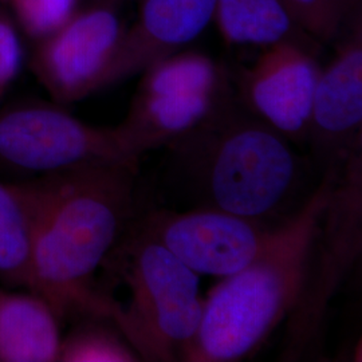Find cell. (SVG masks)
<instances>
[{"instance_id":"cell-1","label":"cell","mask_w":362,"mask_h":362,"mask_svg":"<svg viewBox=\"0 0 362 362\" xmlns=\"http://www.w3.org/2000/svg\"><path fill=\"white\" fill-rule=\"evenodd\" d=\"M137 170L129 164L86 165L18 187L30 226V290L58 320H113L116 299L94 276L136 218Z\"/></svg>"},{"instance_id":"cell-2","label":"cell","mask_w":362,"mask_h":362,"mask_svg":"<svg viewBox=\"0 0 362 362\" xmlns=\"http://www.w3.org/2000/svg\"><path fill=\"white\" fill-rule=\"evenodd\" d=\"M165 148L196 207L281 227L309 197L302 196L309 169L305 158L236 94Z\"/></svg>"},{"instance_id":"cell-3","label":"cell","mask_w":362,"mask_h":362,"mask_svg":"<svg viewBox=\"0 0 362 362\" xmlns=\"http://www.w3.org/2000/svg\"><path fill=\"white\" fill-rule=\"evenodd\" d=\"M337 167L325 169L303 206L257 258L209 291L197 333L180 361H242L286 321L299 294Z\"/></svg>"},{"instance_id":"cell-4","label":"cell","mask_w":362,"mask_h":362,"mask_svg":"<svg viewBox=\"0 0 362 362\" xmlns=\"http://www.w3.org/2000/svg\"><path fill=\"white\" fill-rule=\"evenodd\" d=\"M112 252L107 258L129 290L112 322L143 361H180L203 317L199 275L136 221Z\"/></svg>"},{"instance_id":"cell-5","label":"cell","mask_w":362,"mask_h":362,"mask_svg":"<svg viewBox=\"0 0 362 362\" xmlns=\"http://www.w3.org/2000/svg\"><path fill=\"white\" fill-rule=\"evenodd\" d=\"M361 251L362 155H354L337 167L313 236L299 294L286 318L284 361L303 360L322 348L330 302Z\"/></svg>"},{"instance_id":"cell-6","label":"cell","mask_w":362,"mask_h":362,"mask_svg":"<svg viewBox=\"0 0 362 362\" xmlns=\"http://www.w3.org/2000/svg\"><path fill=\"white\" fill-rule=\"evenodd\" d=\"M235 95L233 76L200 52H175L146 67L117 134L130 155L167 146Z\"/></svg>"},{"instance_id":"cell-7","label":"cell","mask_w":362,"mask_h":362,"mask_svg":"<svg viewBox=\"0 0 362 362\" xmlns=\"http://www.w3.org/2000/svg\"><path fill=\"white\" fill-rule=\"evenodd\" d=\"M0 161L45 175L86 165H139L115 128L91 127L45 104L0 112Z\"/></svg>"},{"instance_id":"cell-8","label":"cell","mask_w":362,"mask_h":362,"mask_svg":"<svg viewBox=\"0 0 362 362\" xmlns=\"http://www.w3.org/2000/svg\"><path fill=\"white\" fill-rule=\"evenodd\" d=\"M118 6L93 1L50 37L39 40L33 69L55 103L81 101L107 88L125 31Z\"/></svg>"},{"instance_id":"cell-9","label":"cell","mask_w":362,"mask_h":362,"mask_svg":"<svg viewBox=\"0 0 362 362\" xmlns=\"http://www.w3.org/2000/svg\"><path fill=\"white\" fill-rule=\"evenodd\" d=\"M136 223L197 275L223 278L245 269L282 227L200 207L155 209Z\"/></svg>"},{"instance_id":"cell-10","label":"cell","mask_w":362,"mask_h":362,"mask_svg":"<svg viewBox=\"0 0 362 362\" xmlns=\"http://www.w3.org/2000/svg\"><path fill=\"white\" fill-rule=\"evenodd\" d=\"M318 52L296 43L266 47L233 76L239 103L298 146H306L311 105L321 73Z\"/></svg>"},{"instance_id":"cell-11","label":"cell","mask_w":362,"mask_h":362,"mask_svg":"<svg viewBox=\"0 0 362 362\" xmlns=\"http://www.w3.org/2000/svg\"><path fill=\"white\" fill-rule=\"evenodd\" d=\"M334 43L317 81L306 137L321 173L362 155V13Z\"/></svg>"},{"instance_id":"cell-12","label":"cell","mask_w":362,"mask_h":362,"mask_svg":"<svg viewBox=\"0 0 362 362\" xmlns=\"http://www.w3.org/2000/svg\"><path fill=\"white\" fill-rule=\"evenodd\" d=\"M215 4L216 0H139L137 18L124 31L107 88L191 43L214 21Z\"/></svg>"},{"instance_id":"cell-13","label":"cell","mask_w":362,"mask_h":362,"mask_svg":"<svg viewBox=\"0 0 362 362\" xmlns=\"http://www.w3.org/2000/svg\"><path fill=\"white\" fill-rule=\"evenodd\" d=\"M214 21L230 46L296 43L318 52L322 45L298 23L286 0H216Z\"/></svg>"},{"instance_id":"cell-14","label":"cell","mask_w":362,"mask_h":362,"mask_svg":"<svg viewBox=\"0 0 362 362\" xmlns=\"http://www.w3.org/2000/svg\"><path fill=\"white\" fill-rule=\"evenodd\" d=\"M58 317L37 294L0 291V361H58Z\"/></svg>"},{"instance_id":"cell-15","label":"cell","mask_w":362,"mask_h":362,"mask_svg":"<svg viewBox=\"0 0 362 362\" xmlns=\"http://www.w3.org/2000/svg\"><path fill=\"white\" fill-rule=\"evenodd\" d=\"M31 242L26 206L18 187L0 184V276L31 285Z\"/></svg>"},{"instance_id":"cell-16","label":"cell","mask_w":362,"mask_h":362,"mask_svg":"<svg viewBox=\"0 0 362 362\" xmlns=\"http://www.w3.org/2000/svg\"><path fill=\"white\" fill-rule=\"evenodd\" d=\"M74 329L61 341L58 361L62 362H136L141 361L137 351L119 332L98 324V318Z\"/></svg>"},{"instance_id":"cell-17","label":"cell","mask_w":362,"mask_h":362,"mask_svg":"<svg viewBox=\"0 0 362 362\" xmlns=\"http://www.w3.org/2000/svg\"><path fill=\"white\" fill-rule=\"evenodd\" d=\"M79 0H0L21 28L34 40L50 37L77 13Z\"/></svg>"},{"instance_id":"cell-18","label":"cell","mask_w":362,"mask_h":362,"mask_svg":"<svg viewBox=\"0 0 362 362\" xmlns=\"http://www.w3.org/2000/svg\"><path fill=\"white\" fill-rule=\"evenodd\" d=\"M298 23L320 45L339 38L360 15H353L342 0H286Z\"/></svg>"},{"instance_id":"cell-19","label":"cell","mask_w":362,"mask_h":362,"mask_svg":"<svg viewBox=\"0 0 362 362\" xmlns=\"http://www.w3.org/2000/svg\"><path fill=\"white\" fill-rule=\"evenodd\" d=\"M23 50L11 15L0 4V100L18 77Z\"/></svg>"},{"instance_id":"cell-20","label":"cell","mask_w":362,"mask_h":362,"mask_svg":"<svg viewBox=\"0 0 362 362\" xmlns=\"http://www.w3.org/2000/svg\"><path fill=\"white\" fill-rule=\"evenodd\" d=\"M342 1L353 15L362 13V0H342Z\"/></svg>"},{"instance_id":"cell-21","label":"cell","mask_w":362,"mask_h":362,"mask_svg":"<svg viewBox=\"0 0 362 362\" xmlns=\"http://www.w3.org/2000/svg\"><path fill=\"white\" fill-rule=\"evenodd\" d=\"M94 1H105V3H115V4H121L124 0H94Z\"/></svg>"}]
</instances>
